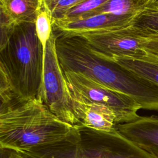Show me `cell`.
<instances>
[{"label":"cell","mask_w":158,"mask_h":158,"mask_svg":"<svg viewBox=\"0 0 158 158\" xmlns=\"http://www.w3.org/2000/svg\"><path fill=\"white\" fill-rule=\"evenodd\" d=\"M56 46L63 72L81 73L131 98L141 109L158 111V85L139 77L114 61L96 55L80 36L57 35Z\"/></svg>","instance_id":"obj_1"},{"label":"cell","mask_w":158,"mask_h":158,"mask_svg":"<svg viewBox=\"0 0 158 158\" xmlns=\"http://www.w3.org/2000/svg\"><path fill=\"white\" fill-rule=\"evenodd\" d=\"M74 128L52 113L41 99L0 109V147L25 152L65 140Z\"/></svg>","instance_id":"obj_2"},{"label":"cell","mask_w":158,"mask_h":158,"mask_svg":"<svg viewBox=\"0 0 158 158\" xmlns=\"http://www.w3.org/2000/svg\"><path fill=\"white\" fill-rule=\"evenodd\" d=\"M0 67L6 72L18 100L41 99L43 50L35 23L15 25L0 43Z\"/></svg>","instance_id":"obj_3"},{"label":"cell","mask_w":158,"mask_h":158,"mask_svg":"<svg viewBox=\"0 0 158 158\" xmlns=\"http://www.w3.org/2000/svg\"><path fill=\"white\" fill-rule=\"evenodd\" d=\"M23 153L33 158H154L117 130L102 131L81 125L74 126L63 141Z\"/></svg>","instance_id":"obj_4"},{"label":"cell","mask_w":158,"mask_h":158,"mask_svg":"<svg viewBox=\"0 0 158 158\" xmlns=\"http://www.w3.org/2000/svg\"><path fill=\"white\" fill-rule=\"evenodd\" d=\"M53 31L48 40L43 59L41 99L50 111L61 120L72 125H80L74 113L69 88L57 56Z\"/></svg>","instance_id":"obj_5"},{"label":"cell","mask_w":158,"mask_h":158,"mask_svg":"<svg viewBox=\"0 0 158 158\" xmlns=\"http://www.w3.org/2000/svg\"><path fill=\"white\" fill-rule=\"evenodd\" d=\"M69 93L84 101L101 104L110 109L115 114L118 123L133 122L140 116L141 109L133 99L105 86L78 72H64Z\"/></svg>","instance_id":"obj_6"},{"label":"cell","mask_w":158,"mask_h":158,"mask_svg":"<svg viewBox=\"0 0 158 158\" xmlns=\"http://www.w3.org/2000/svg\"><path fill=\"white\" fill-rule=\"evenodd\" d=\"M93 53L103 58L140 59L147 56L144 38L135 33L130 26L110 31L82 35Z\"/></svg>","instance_id":"obj_7"},{"label":"cell","mask_w":158,"mask_h":158,"mask_svg":"<svg viewBox=\"0 0 158 158\" xmlns=\"http://www.w3.org/2000/svg\"><path fill=\"white\" fill-rule=\"evenodd\" d=\"M135 18L101 14L71 21L56 20L52 22V30L58 36H77L125 28L131 25Z\"/></svg>","instance_id":"obj_8"},{"label":"cell","mask_w":158,"mask_h":158,"mask_svg":"<svg viewBox=\"0 0 158 158\" xmlns=\"http://www.w3.org/2000/svg\"><path fill=\"white\" fill-rule=\"evenodd\" d=\"M116 130L154 158H158V116L140 117L131 122L118 123Z\"/></svg>","instance_id":"obj_9"},{"label":"cell","mask_w":158,"mask_h":158,"mask_svg":"<svg viewBox=\"0 0 158 158\" xmlns=\"http://www.w3.org/2000/svg\"><path fill=\"white\" fill-rule=\"evenodd\" d=\"M70 95L72 107L80 125L102 131L112 132L116 130L117 117L110 109Z\"/></svg>","instance_id":"obj_10"},{"label":"cell","mask_w":158,"mask_h":158,"mask_svg":"<svg viewBox=\"0 0 158 158\" xmlns=\"http://www.w3.org/2000/svg\"><path fill=\"white\" fill-rule=\"evenodd\" d=\"M43 0H0L1 20L12 25L35 23Z\"/></svg>","instance_id":"obj_11"},{"label":"cell","mask_w":158,"mask_h":158,"mask_svg":"<svg viewBox=\"0 0 158 158\" xmlns=\"http://www.w3.org/2000/svg\"><path fill=\"white\" fill-rule=\"evenodd\" d=\"M104 59L114 61L139 77L158 85V57L147 54L140 59Z\"/></svg>","instance_id":"obj_12"},{"label":"cell","mask_w":158,"mask_h":158,"mask_svg":"<svg viewBox=\"0 0 158 158\" xmlns=\"http://www.w3.org/2000/svg\"><path fill=\"white\" fill-rule=\"evenodd\" d=\"M130 27L141 38H158V1H151L135 17Z\"/></svg>","instance_id":"obj_13"},{"label":"cell","mask_w":158,"mask_h":158,"mask_svg":"<svg viewBox=\"0 0 158 158\" xmlns=\"http://www.w3.org/2000/svg\"><path fill=\"white\" fill-rule=\"evenodd\" d=\"M151 1V0H108L83 18L101 14L135 17Z\"/></svg>","instance_id":"obj_14"},{"label":"cell","mask_w":158,"mask_h":158,"mask_svg":"<svg viewBox=\"0 0 158 158\" xmlns=\"http://www.w3.org/2000/svg\"><path fill=\"white\" fill-rule=\"evenodd\" d=\"M36 32L43 50V59L47 43L52 31V17L50 11L43 4L39 10L35 21Z\"/></svg>","instance_id":"obj_15"},{"label":"cell","mask_w":158,"mask_h":158,"mask_svg":"<svg viewBox=\"0 0 158 158\" xmlns=\"http://www.w3.org/2000/svg\"><path fill=\"white\" fill-rule=\"evenodd\" d=\"M107 1L108 0H87L70 8L59 19L56 20L71 21L82 19L92 11L105 4Z\"/></svg>","instance_id":"obj_16"},{"label":"cell","mask_w":158,"mask_h":158,"mask_svg":"<svg viewBox=\"0 0 158 158\" xmlns=\"http://www.w3.org/2000/svg\"><path fill=\"white\" fill-rule=\"evenodd\" d=\"M87 0H57L48 10L50 11L52 21L59 19L70 8Z\"/></svg>","instance_id":"obj_17"},{"label":"cell","mask_w":158,"mask_h":158,"mask_svg":"<svg viewBox=\"0 0 158 158\" xmlns=\"http://www.w3.org/2000/svg\"><path fill=\"white\" fill-rule=\"evenodd\" d=\"M143 46L148 55L158 57V38H144Z\"/></svg>","instance_id":"obj_18"},{"label":"cell","mask_w":158,"mask_h":158,"mask_svg":"<svg viewBox=\"0 0 158 158\" xmlns=\"http://www.w3.org/2000/svg\"><path fill=\"white\" fill-rule=\"evenodd\" d=\"M19 153L15 150L0 147V158H19Z\"/></svg>","instance_id":"obj_19"},{"label":"cell","mask_w":158,"mask_h":158,"mask_svg":"<svg viewBox=\"0 0 158 158\" xmlns=\"http://www.w3.org/2000/svg\"><path fill=\"white\" fill-rule=\"evenodd\" d=\"M57 1V0H43V4L48 9Z\"/></svg>","instance_id":"obj_20"},{"label":"cell","mask_w":158,"mask_h":158,"mask_svg":"<svg viewBox=\"0 0 158 158\" xmlns=\"http://www.w3.org/2000/svg\"><path fill=\"white\" fill-rule=\"evenodd\" d=\"M19 158H33L32 157H31L30 156H28L23 152H19Z\"/></svg>","instance_id":"obj_21"},{"label":"cell","mask_w":158,"mask_h":158,"mask_svg":"<svg viewBox=\"0 0 158 158\" xmlns=\"http://www.w3.org/2000/svg\"><path fill=\"white\" fill-rule=\"evenodd\" d=\"M151 1H158V0H151Z\"/></svg>","instance_id":"obj_22"}]
</instances>
